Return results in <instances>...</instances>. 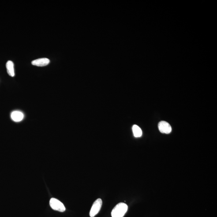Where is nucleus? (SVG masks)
<instances>
[{
  "label": "nucleus",
  "instance_id": "obj_1",
  "mask_svg": "<svg viewBox=\"0 0 217 217\" xmlns=\"http://www.w3.org/2000/svg\"><path fill=\"white\" fill-rule=\"evenodd\" d=\"M128 210L127 205L124 203L117 204L111 211L112 217H123Z\"/></svg>",
  "mask_w": 217,
  "mask_h": 217
},
{
  "label": "nucleus",
  "instance_id": "obj_2",
  "mask_svg": "<svg viewBox=\"0 0 217 217\" xmlns=\"http://www.w3.org/2000/svg\"><path fill=\"white\" fill-rule=\"evenodd\" d=\"M50 204L53 210L60 212H64L65 211V206L61 201L57 199L52 198L50 200Z\"/></svg>",
  "mask_w": 217,
  "mask_h": 217
},
{
  "label": "nucleus",
  "instance_id": "obj_3",
  "mask_svg": "<svg viewBox=\"0 0 217 217\" xmlns=\"http://www.w3.org/2000/svg\"><path fill=\"white\" fill-rule=\"evenodd\" d=\"M102 201L101 199H98L94 202L90 210L89 215L91 217H94L99 212L102 207Z\"/></svg>",
  "mask_w": 217,
  "mask_h": 217
},
{
  "label": "nucleus",
  "instance_id": "obj_4",
  "mask_svg": "<svg viewBox=\"0 0 217 217\" xmlns=\"http://www.w3.org/2000/svg\"><path fill=\"white\" fill-rule=\"evenodd\" d=\"M160 132L162 133L169 134L172 131L171 126L170 124L166 121H162L159 123L158 125Z\"/></svg>",
  "mask_w": 217,
  "mask_h": 217
},
{
  "label": "nucleus",
  "instance_id": "obj_5",
  "mask_svg": "<svg viewBox=\"0 0 217 217\" xmlns=\"http://www.w3.org/2000/svg\"><path fill=\"white\" fill-rule=\"evenodd\" d=\"M24 114L19 111H15L12 112L11 115L12 120L15 122H20L24 119Z\"/></svg>",
  "mask_w": 217,
  "mask_h": 217
},
{
  "label": "nucleus",
  "instance_id": "obj_6",
  "mask_svg": "<svg viewBox=\"0 0 217 217\" xmlns=\"http://www.w3.org/2000/svg\"><path fill=\"white\" fill-rule=\"evenodd\" d=\"M50 61L47 58H41L34 60L31 62L32 65L37 66H44L48 65Z\"/></svg>",
  "mask_w": 217,
  "mask_h": 217
},
{
  "label": "nucleus",
  "instance_id": "obj_7",
  "mask_svg": "<svg viewBox=\"0 0 217 217\" xmlns=\"http://www.w3.org/2000/svg\"><path fill=\"white\" fill-rule=\"evenodd\" d=\"M6 68L8 74L12 77L15 76L14 64L12 61H8L6 64Z\"/></svg>",
  "mask_w": 217,
  "mask_h": 217
},
{
  "label": "nucleus",
  "instance_id": "obj_8",
  "mask_svg": "<svg viewBox=\"0 0 217 217\" xmlns=\"http://www.w3.org/2000/svg\"><path fill=\"white\" fill-rule=\"evenodd\" d=\"M132 130L133 135L135 137L139 138L141 137L142 134V129L137 125H134L132 127Z\"/></svg>",
  "mask_w": 217,
  "mask_h": 217
}]
</instances>
